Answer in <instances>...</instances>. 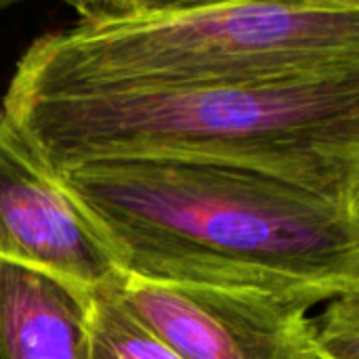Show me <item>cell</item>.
I'll list each match as a JSON object with an SVG mask.
<instances>
[{"label": "cell", "instance_id": "6da1fadb", "mask_svg": "<svg viewBox=\"0 0 359 359\" xmlns=\"http://www.w3.org/2000/svg\"><path fill=\"white\" fill-rule=\"evenodd\" d=\"M57 175L124 276L309 309L359 292V202L215 162L109 158Z\"/></svg>", "mask_w": 359, "mask_h": 359}, {"label": "cell", "instance_id": "7a4b0ae2", "mask_svg": "<svg viewBox=\"0 0 359 359\" xmlns=\"http://www.w3.org/2000/svg\"><path fill=\"white\" fill-rule=\"evenodd\" d=\"M2 107L55 170L109 158L236 164L359 202V78L265 88L11 82Z\"/></svg>", "mask_w": 359, "mask_h": 359}, {"label": "cell", "instance_id": "3957f363", "mask_svg": "<svg viewBox=\"0 0 359 359\" xmlns=\"http://www.w3.org/2000/svg\"><path fill=\"white\" fill-rule=\"evenodd\" d=\"M17 63L27 86L265 88L359 78L358 0L74 4Z\"/></svg>", "mask_w": 359, "mask_h": 359}, {"label": "cell", "instance_id": "277c9868", "mask_svg": "<svg viewBox=\"0 0 359 359\" xmlns=\"http://www.w3.org/2000/svg\"><path fill=\"white\" fill-rule=\"evenodd\" d=\"M114 288L126 311L179 359H316V320L299 301L124 273Z\"/></svg>", "mask_w": 359, "mask_h": 359}, {"label": "cell", "instance_id": "5b68a950", "mask_svg": "<svg viewBox=\"0 0 359 359\" xmlns=\"http://www.w3.org/2000/svg\"><path fill=\"white\" fill-rule=\"evenodd\" d=\"M0 259L44 269L86 290L111 284L120 276L101 233L4 107H0Z\"/></svg>", "mask_w": 359, "mask_h": 359}, {"label": "cell", "instance_id": "8992f818", "mask_svg": "<svg viewBox=\"0 0 359 359\" xmlns=\"http://www.w3.org/2000/svg\"><path fill=\"white\" fill-rule=\"evenodd\" d=\"M93 290L0 259V359H88Z\"/></svg>", "mask_w": 359, "mask_h": 359}, {"label": "cell", "instance_id": "52a82bcc", "mask_svg": "<svg viewBox=\"0 0 359 359\" xmlns=\"http://www.w3.org/2000/svg\"><path fill=\"white\" fill-rule=\"evenodd\" d=\"M114 282L93 290L88 359H179L126 311Z\"/></svg>", "mask_w": 359, "mask_h": 359}, {"label": "cell", "instance_id": "ba28073f", "mask_svg": "<svg viewBox=\"0 0 359 359\" xmlns=\"http://www.w3.org/2000/svg\"><path fill=\"white\" fill-rule=\"evenodd\" d=\"M316 359H359V292L328 301L313 334Z\"/></svg>", "mask_w": 359, "mask_h": 359}]
</instances>
